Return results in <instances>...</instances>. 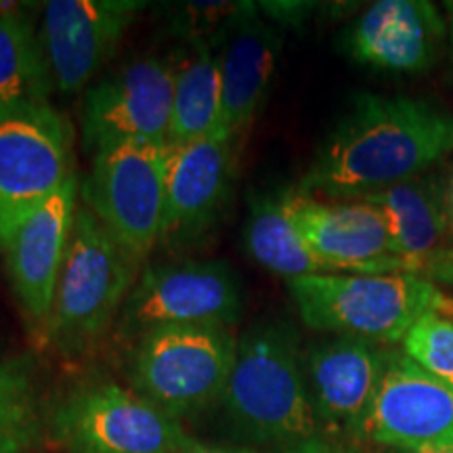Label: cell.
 Segmentation results:
<instances>
[{"label": "cell", "mask_w": 453, "mask_h": 453, "mask_svg": "<svg viewBox=\"0 0 453 453\" xmlns=\"http://www.w3.org/2000/svg\"><path fill=\"white\" fill-rule=\"evenodd\" d=\"M179 453H258V451H254V449H223V447L203 445V443H200V441L189 437V441H187V443L183 445V449H180Z\"/></svg>", "instance_id": "27"}, {"label": "cell", "mask_w": 453, "mask_h": 453, "mask_svg": "<svg viewBox=\"0 0 453 453\" xmlns=\"http://www.w3.org/2000/svg\"><path fill=\"white\" fill-rule=\"evenodd\" d=\"M240 139L226 128L185 145H168L166 220L162 246L194 250L214 235L229 212Z\"/></svg>", "instance_id": "10"}, {"label": "cell", "mask_w": 453, "mask_h": 453, "mask_svg": "<svg viewBox=\"0 0 453 453\" xmlns=\"http://www.w3.org/2000/svg\"><path fill=\"white\" fill-rule=\"evenodd\" d=\"M445 21L426 0H380L361 13L344 36L359 64L393 72H422L437 61Z\"/></svg>", "instance_id": "17"}, {"label": "cell", "mask_w": 453, "mask_h": 453, "mask_svg": "<svg viewBox=\"0 0 453 453\" xmlns=\"http://www.w3.org/2000/svg\"><path fill=\"white\" fill-rule=\"evenodd\" d=\"M243 311L240 277L220 260L147 265L118 315L116 334L137 340L164 327H234Z\"/></svg>", "instance_id": "6"}, {"label": "cell", "mask_w": 453, "mask_h": 453, "mask_svg": "<svg viewBox=\"0 0 453 453\" xmlns=\"http://www.w3.org/2000/svg\"><path fill=\"white\" fill-rule=\"evenodd\" d=\"M453 150V118L410 97L357 95L317 151L298 191L350 202L420 177Z\"/></svg>", "instance_id": "1"}, {"label": "cell", "mask_w": 453, "mask_h": 453, "mask_svg": "<svg viewBox=\"0 0 453 453\" xmlns=\"http://www.w3.org/2000/svg\"><path fill=\"white\" fill-rule=\"evenodd\" d=\"M174 64L141 57L87 93L82 145L90 156L120 143L168 145L173 120Z\"/></svg>", "instance_id": "11"}, {"label": "cell", "mask_w": 453, "mask_h": 453, "mask_svg": "<svg viewBox=\"0 0 453 453\" xmlns=\"http://www.w3.org/2000/svg\"><path fill=\"white\" fill-rule=\"evenodd\" d=\"M399 453H453V445L428 447V449H413V451H399Z\"/></svg>", "instance_id": "29"}, {"label": "cell", "mask_w": 453, "mask_h": 453, "mask_svg": "<svg viewBox=\"0 0 453 453\" xmlns=\"http://www.w3.org/2000/svg\"><path fill=\"white\" fill-rule=\"evenodd\" d=\"M387 350L353 336H334L309 350L307 387L317 422L330 433L361 437L387 364Z\"/></svg>", "instance_id": "16"}, {"label": "cell", "mask_w": 453, "mask_h": 453, "mask_svg": "<svg viewBox=\"0 0 453 453\" xmlns=\"http://www.w3.org/2000/svg\"><path fill=\"white\" fill-rule=\"evenodd\" d=\"M76 177L30 214L4 243V265L11 290L27 327L42 340L57 283L64 269L73 219H76Z\"/></svg>", "instance_id": "15"}, {"label": "cell", "mask_w": 453, "mask_h": 453, "mask_svg": "<svg viewBox=\"0 0 453 453\" xmlns=\"http://www.w3.org/2000/svg\"><path fill=\"white\" fill-rule=\"evenodd\" d=\"M288 189L263 191L250 197L246 248L260 267L288 281L327 275L330 269L315 257L288 212Z\"/></svg>", "instance_id": "22"}, {"label": "cell", "mask_w": 453, "mask_h": 453, "mask_svg": "<svg viewBox=\"0 0 453 453\" xmlns=\"http://www.w3.org/2000/svg\"><path fill=\"white\" fill-rule=\"evenodd\" d=\"M364 202L380 208L396 252L416 275L424 258L445 246L451 234L445 189L437 179L416 177L365 196Z\"/></svg>", "instance_id": "19"}, {"label": "cell", "mask_w": 453, "mask_h": 453, "mask_svg": "<svg viewBox=\"0 0 453 453\" xmlns=\"http://www.w3.org/2000/svg\"><path fill=\"white\" fill-rule=\"evenodd\" d=\"M44 416L32 353L0 361V453H27L42 441Z\"/></svg>", "instance_id": "23"}, {"label": "cell", "mask_w": 453, "mask_h": 453, "mask_svg": "<svg viewBox=\"0 0 453 453\" xmlns=\"http://www.w3.org/2000/svg\"><path fill=\"white\" fill-rule=\"evenodd\" d=\"M166 185L168 145L120 143L93 156L84 183L87 208L141 265L160 246Z\"/></svg>", "instance_id": "7"}, {"label": "cell", "mask_w": 453, "mask_h": 453, "mask_svg": "<svg viewBox=\"0 0 453 453\" xmlns=\"http://www.w3.org/2000/svg\"><path fill=\"white\" fill-rule=\"evenodd\" d=\"M288 212L307 246L330 273H410L396 252L387 219L364 200L334 202L288 189Z\"/></svg>", "instance_id": "12"}, {"label": "cell", "mask_w": 453, "mask_h": 453, "mask_svg": "<svg viewBox=\"0 0 453 453\" xmlns=\"http://www.w3.org/2000/svg\"><path fill=\"white\" fill-rule=\"evenodd\" d=\"M405 355L453 390V307L416 321L403 340Z\"/></svg>", "instance_id": "24"}, {"label": "cell", "mask_w": 453, "mask_h": 453, "mask_svg": "<svg viewBox=\"0 0 453 453\" xmlns=\"http://www.w3.org/2000/svg\"><path fill=\"white\" fill-rule=\"evenodd\" d=\"M445 203H447V214H449L451 234H453V174L449 177V185H447L445 189Z\"/></svg>", "instance_id": "28"}, {"label": "cell", "mask_w": 453, "mask_h": 453, "mask_svg": "<svg viewBox=\"0 0 453 453\" xmlns=\"http://www.w3.org/2000/svg\"><path fill=\"white\" fill-rule=\"evenodd\" d=\"M217 49L223 82V128L242 139L269 95L281 50L280 34L260 19L252 3H237Z\"/></svg>", "instance_id": "18"}, {"label": "cell", "mask_w": 453, "mask_h": 453, "mask_svg": "<svg viewBox=\"0 0 453 453\" xmlns=\"http://www.w3.org/2000/svg\"><path fill=\"white\" fill-rule=\"evenodd\" d=\"M361 437L399 451L453 445V390L388 349Z\"/></svg>", "instance_id": "13"}, {"label": "cell", "mask_w": 453, "mask_h": 453, "mask_svg": "<svg viewBox=\"0 0 453 453\" xmlns=\"http://www.w3.org/2000/svg\"><path fill=\"white\" fill-rule=\"evenodd\" d=\"M234 327L180 326L141 336L130 359V382L141 396L179 420L225 393L237 355Z\"/></svg>", "instance_id": "5"}, {"label": "cell", "mask_w": 453, "mask_h": 453, "mask_svg": "<svg viewBox=\"0 0 453 453\" xmlns=\"http://www.w3.org/2000/svg\"><path fill=\"white\" fill-rule=\"evenodd\" d=\"M223 128V82L219 49L191 38L174 61L173 120L168 145H185Z\"/></svg>", "instance_id": "20"}, {"label": "cell", "mask_w": 453, "mask_h": 453, "mask_svg": "<svg viewBox=\"0 0 453 453\" xmlns=\"http://www.w3.org/2000/svg\"><path fill=\"white\" fill-rule=\"evenodd\" d=\"M288 288L311 330L376 344L403 342L418 319L453 307V298L413 273L309 275Z\"/></svg>", "instance_id": "4"}, {"label": "cell", "mask_w": 453, "mask_h": 453, "mask_svg": "<svg viewBox=\"0 0 453 453\" xmlns=\"http://www.w3.org/2000/svg\"><path fill=\"white\" fill-rule=\"evenodd\" d=\"M298 342V332L280 319L258 321L237 340L235 364L220 401L246 439L292 447L317 437Z\"/></svg>", "instance_id": "2"}, {"label": "cell", "mask_w": 453, "mask_h": 453, "mask_svg": "<svg viewBox=\"0 0 453 453\" xmlns=\"http://www.w3.org/2000/svg\"><path fill=\"white\" fill-rule=\"evenodd\" d=\"M143 3L134 0H50L41 41L55 88L73 97L111 59Z\"/></svg>", "instance_id": "14"}, {"label": "cell", "mask_w": 453, "mask_h": 453, "mask_svg": "<svg viewBox=\"0 0 453 453\" xmlns=\"http://www.w3.org/2000/svg\"><path fill=\"white\" fill-rule=\"evenodd\" d=\"M55 82L41 32L11 3H0V118L50 104Z\"/></svg>", "instance_id": "21"}, {"label": "cell", "mask_w": 453, "mask_h": 453, "mask_svg": "<svg viewBox=\"0 0 453 453\" xmlns=\"http://www.w3.org/2000/svg\"><path fill=\"white\" fill-rule=\"evenodd\" d=\"M447 7H449V13H451V26H453V3L447 4Z\"/></svg>", "instance_id": "30"}, {"label": "cell", "mask_w": 453, "mask_h": 453, "mask_svg": "<svg viewBox=\"0 0 453 453\" xmlns=\"http://www.w3.org/2000/svg\"><path fill=\"white\" fill-rule=\"evenodd\" d=\"M50 433L67 453H179L189 441L179 420L116 382L72 390L53 410Z\"/></svg>", "instance_id": "8"}, {"label": "cell", "mask_w": 453, "mask_h": 453, "mask_svg": "<svg viewBox=\"0 0 453 453\" xmlns=\"http://www.w3.org/2000/svg\"><path fill=\"white\" fill-rule=\"evenodd\" d=\"M416 275L424 277L434 286L437 283L453 286V243H445L443 248H439L428 258H424Z\"/></svg>", "instance_id": "25"}, {"label": "cell", "mask_w": 453, "mask_h": 453, "mask_svg": "<svg viewBox=\"0 0 453 453\" xmlns=\"http://www.w3.org/2000/svg\"><path fill=\"white\" fill-rule=\"evenodd\" d=\"M281 453H357V451L340 449V447H334V445H330L324 439L313 437V439L303 441V443L286 447V449H283Z\"/></svg>", "instance_id": "26"}, {"label": "cell", "mask_w": 453, "mask_h": 453, "mask_svg": "<svg viewBox=\"0 0 453 453\" xmlns=\"http://www.w3.org/2000/svg\"><path fill=\"white\" fill-rule=\"evenodd\" d=\"M73 174V128L53 105L0 118V250Z\"/></svg>", "instance_id": "9"}, {"label": "cell", "mask_w": 453, "mask_h": 453, "mask_svg": "<svg viewBox=\"0 0 453 453\" xmlns=\"http://www.w3.org/2000/svg\"><path fill=\"white\" fill-rule=\"evenodd\" d=\"M143 265L113 240L88 208H78L42 342L81 355L116 326Z\"/></svg>", "instance_id": "3"}]
</instances>
